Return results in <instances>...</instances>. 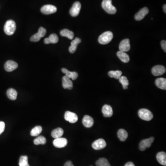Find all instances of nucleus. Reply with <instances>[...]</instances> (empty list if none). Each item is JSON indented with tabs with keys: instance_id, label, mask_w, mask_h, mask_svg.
<instances>
[{
	"instance_id": "28",
	"label": "nucleus",
	"mask_w": 166,
	"mask_h": 166,
	"mask_svg": "<svg viewBox=\"0 0 166 166\" xmlns=\"http://www.w3.org/2000/svg\"><path fill=\"white\" fill-rule=\"evenodd\" d=\"M64 133V131L61 128H57L52 131L51 136L54 139H57L61 137Z\"/></svg>"
},
{
	"instance_id": "35",
	"label": "nucleus",
	"mask_w": 166,
	"mask_h": 166,
	"mask_svg": "<svg viewBox=\"0 0 166 166\" xmlns=\"http://www.w3.org/2000/svg\"><path fill=\"white\" fill-rule=\"evenodd\" d=\"M5 128V124L3 122H0V135L2 134Z\"/></svg>"
},
{
	"instance_id": "1",
	"label": "nucleus",
	"mask_w": 166,
	"mask_h": 166,
	"mask_svg": "<svg viewBox=\"0 0 166 166\" xmlns=\"http://www.w3.org/2000/svg\"><path fill=\"white\" fill-rule=\"evenodd\" d=\"M16 28L15 22L13 20H8L5 24L4 27V31L8 35H12L15 32Z\"/></svg>"
},
{
	"instance_id": "29",
	"label": "nucleus",
	"mask_w": 166,
	"mask_h": 166,
	"mask_svg": "<svg viewBox=\"0 0 166 166\" xmlns=\"http://www.w3.org/2000/svg\"><path fill=\"white\" fill-rule=\"evenodd\" d=\"M122 71H109L108 72V75L110 78H113L116 79H119V78L122 76Z\"/></svg>"
},
{
	"instance_id": "12",
	"label": "nucleus",
	"mask_w": 166,
	"mask_h": 166,
	"mask_svg": "<svg viewBox=\"0 0 166 166\" xmlns=\"http://www.w3.org/2000/svg\"><path fill=\"white\" fill-rule=\"evenodd\" d=\"M152 73L155 76L162 75L166 72V68L162 65H157L154 66L151 70Z\"/></svg>"
},
{
	"instance_id": "8",
	"label": "nucleus",
	"mask_w": 166,
	"mask_h": 166,
	"mask_svg": "<svg viewBox=\"0 0 166 166\" xmlns=\"http://www.w3.org/2000/svg\"><path fill=\"white\" fill-rule=\"evenodd\" d=\"M65 119L71 123H75L78 121V117L74 113L70 111H66L64 115Z\"/></svg>"
},
{
	"instance_id": "40",
	"label": "nucleus",
	"mask_w": 166,
	"mask_h": 166,
	"mask_svg": "<svg viewBox=\"0 0 166 166\" xmlns=\"http://www.w3.org/2000/svg\"></svg>"
},
{
	"instance_id": "13",
	"label": "nucleus",
	"mask_w": 166,
	"mask_h": 166,
	"mask_svg": "<svg viewBox=\"0 0 166 166\" xmlns=\"http://www.w3.org/2000/svg\"><path fill=\"white\" fill-rule=\"evenodd\" d=\"M18 65L17 63L11 60L7 61L4 65V68L7 72H11L17 68Z\"/></svg>"
},
{
	"instance_id": "24",
	"label": "nucleus",
	"mask_w": 166,
	"mask_h": 166,
	"mask_svg": "<svg viewBox=\"0 0 166 166\" xmlns=\"http://www.w3.org/2000/svg\"><path fill=\"white\" fill-rule=\"evenodd\" d=\"M117 56L122 62L124 63H127L130 61V57L129 55L124 52L119 51L117 53Z\"/></svg>"
},
{
	"instance_id": "21",
	"label": "nucleus",
	"mask_w": 166,
	"mask_h": 166,
	"mask_svg": "<svg viewBox=\"0 0 166 166\" xmlns=\"http://www.w3.org/2000/svg\"><path fill=\"white\" fill-rule=\"evenodd\" d=\"M59 41V38L56 34L53 33L49 36L48 38H46L44 40L45 44H56Z\"/></svg>"
},
{
	"instance_id": "4",
	"label": "nucleus",
	"mask_w": 166,
	"mask_h": 166,
	"mask_svg": "<svg viewBox=\"0 0 166 166\" xmlns=\"http://www.w3.org/2000/svg\"><path fill=\"white\" fill-rule=\"evenodd\" d=\"M139 117L141 119L146 121H150L153 118V115L151 111L147 109H142L138 112Z\"/></svg>"
},
{
	"instance_id": "22",
	"label": "nucleus",
	"mask_w": 166,
	"mask_h": 166,
	"mask_svg": "<svg viewBox=\"0 0 166 166\" xmlns=\"http://www.w3.org/2000/svg\"><path fill=\"white\" fill-rule=\"evenodd\" d=\"M156 159L160 164L163 166L166 165V154L164 152H160L156 155Z\"/></svg>"
},
{
	"instance_id": "23",
	"label": "nucleus",
	"mask_w": 166,
	"mask_h": 166,
	"mask_svg": "<svg viewBox=\"0 0 166 166\" xmlns=\"http://www.w3.org/2000/svg\"><path fill=\"white\" fill-rule=\"evenodd\" d=\"M156 85L161 89H166V79L165 78H160L156 79Z\"/></svg>"
},
{
	"instance_id": "9",
	"label": "nucleus",
	"mask_w": 166,
	"mask_h": 166,
	"mask_svg": "<svg viewBox=\"0 0 166 166\" xmlns=\"http://www.w3.org/2000/svg\"><path fill=\"white\" fill-rule=\"evenodd\" d=\"M81 5L80 2L76 1L73 3L70 10V14L72 17H76L79 14Z\"/></svg>"
},
{
	"instance_id": "16",
	"label": "nucleus",
	"mask_w": 166,
	"mask_h": 166,
	"mask_svg": "<svg viewBox=\"0 0 166 166\" xmlns=\"http://www.w3.org/2000/svg\"><path fill=\"white\" fill-rule=\"evenodd\" d=\"M81 42V40L79 38H76L74 40H72L71 42V46L69 48V51L71 54L75 53L78 44Z\"/></svg>"
},
{
	"instance_id": "17",
	"label": "nucleus",
	"mask_w": 166,
	"mask_h": 166,
	"mask_svg": "<svg viewBox=\"0 0 166 166\" xmlns=\"http://www.w3.org/2000/svg\"><path fill=\"white\" fill-rule=\"evenodd\" d=\"M102 113L105 117H110L113 114V109L109 105H104L102 109Z\"/></svg>"
},
{
	"instance_id": "31",
	"label": "nucleus",
	"mask_w": 166,
	"mask_h": 166,
	"mask_svg": "<svg viewBox=\"0 0 166 166\" xmlns=\"http://www.w3.org/2000/svg\"><path fill=\"white\" fill-rule=\"evenodd\" d=\"M96 166H111L106 158H101L99 159L96 163Z\"/></svg>"
},
{
	"instance_id": "20",
	"label": "nucleus",
	"mask_w": 166,
	"mask_h": 166,
	"mask_svg": "<svg viewBox=\"0 0 166 166\" xmlns=\"http://www.w3.org/2000/svg\"><path fill=\"white\" fill-rule=\"evenodd\" d=\"M61 71L63 73H65L66 77H68L70 79H72V80H74L77 79L78 77V74L75 72H70L68 71L67 69L65 68H62L61 69Z\"/></svg>"
},
{
	"instance_id": "14",
	"label": "nucleus",
	"mask_w": 166,
	"mask_h": 166,
	"mask_svg": "<svg viewBox=\"0 0 166 166\" xmlns=\"http://www.w3.org/2000/svg\"><path fill=\"white\" fill-rule=\"evenodd\" d=\"M130 40L129 39H125L123 40L120 42L119 45L120 51H121L127 52L130 51Z\"/></svg>"
},
{
	"instance_id": "37",
	"label": "nucleus",
	"mask_w": 166,
	"mask_h": 166,
	"mask_svg": "<svg viewBox=\"0 0 166 166\" xmlns=\"http://www.w3.org/2000/svg\"><path fill=\"white\" fill-rule=\"evenodd\" d=\"M64 166H74V165L72 164V162L71 161H68L66 163Z\"/></svg>"
},
{
	"instance_id": "19",
	"label": "nucleus",
	"mask_w": 166,
	"mask_h": 166,
	"mask_svg": "<svg viewBox=\"0 0 166 166\" xmlns=\"http://www.w3.org/2000/svg\"><path fill=\"white\" fill-rule=\"evenodd\" d=\"M82 123L85 127L89 128L92 126L94 124V120L93 118L90 116L86 115L83 119Z\"/></svg>"
},
{
	"instance_id": "5",
	"label": "nucleus",
	"mask_w": 166,
	"mask_h": 166,
	"mask_svg": "<svg viewBox=\"0 0 166 166\" xmlns=\"http://www.w3.org/2000/svg\"><path fill=\"white\" fill-rule=\"evenodd\" d=\"M46 29L42 27H40L39 28L38 33L32 36V37L31 38L30 40L31 42H38L41 39V38L44 37L45 35H46Z\"/></svg>"
},
{
	"instance_id": "7",
	"label": "nucleus",
	"mask_w": 166,
	"mask_h": 166,
	"mask_svg": "<svg viewBox=\"0 0 166 166\" xmlns=\"http://www.w3.org/2000/svg\"><path fill=\"white\" fill-rule=\"evenodd\" d=\"M41 11L44 14H51L55 13L57 11V8L52 5H46L42 7Z\"/></svg>"
},
{
	"instance_id": "34",
	"label": "nucleus",
	"mask_w": 166,
	"mask_h": 166,
	"mask_svg": "<svg viewBox=\"0 0 166 166\" xmlns=\"http://www.w3.org/2000/svg\"><path fill=\"white\" fill-rule=\"evenodd\" d=\"M19 166H30L28 162V157L27 156H21L19 161Z\"/></svg>"
},
{
	"instance_id": "18",
	"label": "nucleus",
	"mask_w": 166,
	"mask_h": 166,
	"mask_svg": "<svg viewBox=\"0 0 166 166\" xmlns=\"http://www.w3.org/2000/svg\"><path fill=\"white\" fill-rule=\"evenodd\" d=\"M62 86L65 89H72L73 88L72 82L66 76H63L62 78Z\"/></svg>"
},
{
	"instance_id": "2",
	"label": "nucleus",
	"mask_w": 166,
	"mask_h": 166,
	"mask_svg": "<svg viewBox=\"0 0 166 166\" xmlns=\"http://www.w3.org/2000/svg\"><path fill=\"white\" fill-rule=\"evenodd\" d=\"M102 6L104 10L108 14H114L117 12L115 7H114L112 4V0H103Z\"/></svg>"
},
{
	"instance_id": "25",
	"label": "nucleus",
	"mask_w": 166,
	"mask_h": 166,
	"mask_svg": "<svg viewBox=\"0 0 166 166\" xmlns=\"http://www.w3.org/2000/svg\"><path fill=\"white\" fill-rule=\"evenodd\" d=\"M60 34L62 37H66L70 40H72L74 38L73 32L68 29H65L61 30L60 32Z\"/></svg>"
},
{
	"instance_id": "6",
	"label": "nucleus",
	"mask_w": 166,
	"mask_h": 166,
	"mask_svg": "<svg viewBox=\"0 0 166 166\" xmlns=\"http://www.w3.org/2000/svg\"><path fill=\"white\" fill-rule=\"evenodd\" d=\"M154 138L151 137L148 139H143L140 143L139 148L141 151H144L146 148H149L151 146V144L154 142Z\"/></svg>"
},
{
	"instance_id": "27",
	"label": "nucleus",
	"mask_w": 166,
	"mask_h": 166,
	"mask_svg": "<svg viewBox=\"0 0 166 166\" xmlns=\"http://www.w3.org/2000/svg\"><path fill=\"white\" fill-rule=\"evenodd\" d=\"M118 137L121 141H125L128 137V133L125 130L120 129L117 132Z\"/></svg>"
},
{
	"instance_id": "15",
	"label": "nucleus",
	"mask_w": 166,
	"mask_h": 166,
	"mask_svg": "<svg viewBox=\"0 0 166 166\" xmlns=\"http://www.w3.org/2000/svg\"><path fill=\"white\" fill-rule=\"evenodd\" d=\"M149 9L146 7L143 8L136 14L135 16V20L137 21L141 20L144 18V17L149 13Z\"/></svg>"
},
{
	"instance_id": "30",
	"label": "nucleus",
	"mask_w": 166,
	"mask_h": 166,
	"mask_svg": "<svg viewBox=\"0 0 166 166\" xmlns=\"http://www.w3.org/2000/svg\"><path fill=\"white\" fill-rule=\"evenodd\" d=\"M42 127L40 126H35L31 131L30 134L31 136H38L42 133Z\"/></svg>"
},
{
	"instance_id": "33",
	"label": "nucleus",
	"mask_w": 166,
	"mask_h": 166,
	"mask_svg": "<svg viewBox=\"0 0 166 166\" xmlns=\"http://www.w3.org/2000/svg\"><path fill=\"white\" fill-rule=\"evenodd\" d=\"M119 82L122 85L123 88L125 89H128V85H129L128 80L125 76H121L119 78Z\"/></svg>"
},
{
	"instance_id": "38",
	"label": "nucleus",
	"mask_w": 166,
	"mask_h": 166,
	"mask_svg": "<svg viewBox=\"0 0 166 166\" xmlns=\"http://www.w3.org/2000/svg\"><path fill=\"white\" fill-rule=\"evenodd\" d=\"M125 166H135V165L133 163L130 162L126 163V164H125Z\"/></svg>"
},
{
	"instance_id": "39",
	"label": "nucleus",
	"mask_w": 166,
	"mask_h": 166,
	"mask_svg": "<svg viewBox=\"0 0 166 166\" xmlns=\"http://www.w3.org/2000/svg\"><path fill=\"white\" fill-rule=\"evenodd\" d=\"M163 10H164V12L165 13H166V5H164V6H163Z\"/></svg>"
},
{
	"instance_id": "11",
	"label": "nucleus",
	"mask_w": 166,
	"mask_h": 166,
	"mask_svg": "<svg viewBox=\"0 0 166 166\" xmlns=\"http://www.w3.org/2000/svg\"><path fill=\"white\" fill-rule=\"evenodd\" d=\"M68 144V140L65 138L59 137L55 139L53 141V145L56 148H62L66 146Z\"/></svg>"
},
{
	"instance_id": "32",
	"label": "nucleus",
	"mask_w": 166,
	"mask_h": 166,
	"mask_svg": "<svg viewBox=\"0 0 166 166\" xmlns=\"http://www.w3.org/2000/svg\"><path fill=\"white\" fill-rule=\"evenodd\" d=\"M34 143L35 145L39 144H45L46 143V139L44 137L42 136L38 137L34 140Z\"/></svg>"
},
{
	"instance_id": "36",
	"label": "nucleus",
	"mask_w": 166,
	"mask_h": 166,
	"mask_svg": "<svg viewBox=\"0 0 166 166\" xmlns=\"http://www.w3.org/2000/svg\"><path fill=\"white\" fill-rule=\"evenodd\" d=\"M161 46L163 50L165 52H166V41L165 40H163L161 42Z\"/></svg>"
},
{
	"instance_id": "26",
	"label": "nucleus",
	"mask_w": 166,
	"mask_h": 166,
	"mask_svg": "<svg viewBox=\"0 0 166 166\" xmlns=\"http://www.w3.org/2000/svg\"><path fill=\"white\" fill-rule=\"evenodd\" d=\"M17 92L13 88H10L8 89L7 92V96L8 98L12 100H15L17 99Z\"/></svg>"
},
{
	"instance_id": "3",
	"label": "nucleus",
	"mask_w": 166,
	"mask_h": 166,
	"mask_svg": "<svg viewBox=\"0 0 166 166\" xmlns=\"http://www.w3.org/2000/svg\"><path fill=\"white\" fill-rule=\"evenodd\" d=\"M113 34L111 31H106L100 36L98 38V42L102 44H109L112 40Z\"/></svg>"
},
{
	"instance_id": "10",
	"label": "nucleus",
	"mask_w": 166,
	"mask_h": 166,
	"mask_svg": "<svg viewBox=\"0 0 166 166\" xmlns=\"http://www.w3.org/2000/svg\"><path fill=\"white\" fill-rule=\"evenodd\" d=\"M106 143L103 139H100L96 140L92 144V148L96 150H100L104 149L106 146Z\"/></svg>"
}]
</instances>
